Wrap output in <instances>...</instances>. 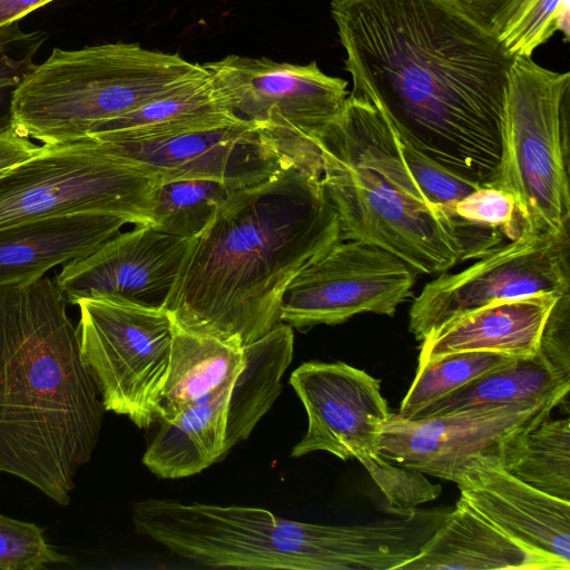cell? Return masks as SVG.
<instances>
[{"label":"cell","instance_id":"6da1fadb","mask_svg":"<svg viewBox=\"0 0 570 570\" xmlns=\"http://www.w3.org/2000/svg\"><path fill=\"white\" fill-rule=\"evenodd\" d=\"M353 89L449 171L492 186L510 69L500 39L454 0H332Z\"/></svg>","mask_w":570,"mask_h":570},{"label":"cell","instance_id":"7a4b0ae2","mask_svg":"<svg viewBox=\"0 0 570 570\" xmlns=\"http://www.w3.org/2000/svg\"><path fill=\"white\" fill-rule=\"evenodd\" d=\"M340 239L320 176L288 165L222 203L166 308L185 331L248 345L279 323L293 279Z\"/></svg>","mask_w":570,"mask_h":570},{"label":"cell","instance_id":"3957f363","mask_svg":"<svg viewBox=\"0 0 570 570\" xmlns=\"http://www.w3.org/2000/svg\"><path fill=\"white\" fill-rule=\"evenodd\" d=\"M68 302L50 276L0 286V473L67 505L104 412Z\"/></svg>","mask_w":570,"mask_h":570},{"label":"cell","instance_id":"277c9868","mask_svg":"<svg viewBox=\"0 0 570 570\" xmlns=\"http://www.w3.org/2000/svg\"><path fill=\"white\" fill-rule=\"evenodd\" d=\"M436 509H415L366 524L332 525L279 518L262 508L135 503L136 530L203 566L288 570H399L441 525Z\"/></svg>","mask_w":570,"mask_h":570},{"label":"cell","instance_id":"5b68a950","mask_svg":"<svg viewBox=\"0 0 570 570\" xmlns=\"http://www.w3.org/2000/svg\"><path fill=\"white\" fill-rule=\"evenodd\" d=\"M315 148L321 184L343 239L385 249L425 275L442 274L462 261L452 218L425 197L393 126L372 101L350 92Z\"/></svg>","mask_w":570,"mask_h":570},{"label":"cell","instance_id":"8992f818","mask_svg":"<svg viewBox=\"0 0 570 570\" xmlns=\"http://www.w3.org/2000/svg\"><path fill=\"white\" fill-rule=\"evenodd\" d=\"M178 53L116 42L76 50L55 48L22 80L12 125L52 145L86 137L98 124L130 112L207 75Z\"/></svg>","mask_w":570,"mask_h":570},{"label":"cell","instance_id":"52a82bcc","mask_svg":"<svg viewBox=\"0 0 570 570\" xmlns=\"http://www.w3.org/2000/svg\"><path fill=\"white\" fill-rule=\"evenodd\" d=\"M570 73L515 57L509 73L499 175L527 229L569 232L568 111Z\"/></svg>","mask_w":570,"mask_h":570},{"label":"cell","instance_id":"ba28073f","mask_svg":"<svg viewBox=\"0 0 570 570\" xmlns=\"http://www.w3.org/2000/svg\"><path fill=\"white\" fill-rule=\"evenodd\" d=\"M158 184L156 175L89 136L41 144L37 153L0 171V227L80 213L149 225Z\"/></svg>","mask_w":570,"mask_h":570},{"label":"cell","instance_id":"9c48e42d","mask_svg":"<svg viewBox=\"0 0 570 570\" xmlns=\"http://www.w3.org/2000/svg\"><path fill=\"white\" fill-rule=\"evenodd\" d=\"M289 383L307 414V431L291 455L315 451L356 459L384 494L392 513H405L434 500L441 487L424 474L387 462L381 452L390 411L381 382L344 362H306Z\"/></svg>","mask_w":570,"mask_h":570},{"label":"cell","instance_id":"30bf717a","mask_svg":"<svg viewBox=\"0 0 570 570\" xmlns=\"http://www.w3.org/2000/svg\"><path fill=\"white\" fill-rule=\"evenodd\" d=\"M203 67L234 112L258 125L292 164L320 175L316 139L341 114L347 82L308 65L229 55Z\"/></svg>","mask_w":570,"mask_h":570},{"label":"cell","instance_id":"8fae6325","mask_svg":"<svg viewBox=\"0 0 570 570\" xmlns=\"http://www.w3.org/2000/svg\"><path fill=\"white\" fill-rule=\"evenodd\" d=\"M76 305L81 355L105 410L149 428L157 422L169 366L171 314L111 297L82 298Z\"/></svg>","mask_w":570,"mask_h":570},{"label":"cell","instance_id":"7c38bea8","mask_svg":"<svg viewBox=\"0 0 570 570\" xmlns=\"http://www.w3.org/2000/svg\"><path fill=\"white\" fill-rule=\"evenodd\" d=\"M569 232L530 229L480 256L469 267L425 284L409 312V330L423 341L446 323L485 305L570 291Z\"/></svg>","mask_w":570,"mask_h":570},{"label":"cell","instance_id":"4fadbf2b","mask_svg":"<svg viewBox=\"0 0 570 570\" xmlns=\"http://www.w3.org/2000/svg\"><path fill=\"white\" fill-rule=\"evenodd\" d=\"M416 274L385 249L342 238L293 279L281 305L279 323L307 332L362 313L393 316L411 296Z\"/></svg>","mask_w":570,"mask_h":570},{"label":"cell","instance_id":"5bb4252c","mask_svg":"<svg viewBox=\"0 0 570 570\" xmlns=\"http://www.w3.org/2000/svg\"><path fill=\"white\" fill-rule=\"evenodd\" d=\"M563 400L404 420L391 413L381 452L390 463L455 482L476 458L510 463L525 435Z\"/></svg>","mask_w":570,"mask_h":570},{"label":"cell","instance_id":"9a60e30c","mask_svg":"<svg viewBox=\"0 0 570 570\" xmlns=\"http://www.w3.org/2000/svg\"><path fill=\"white\" fill-rule=\"evenodd\" d=\"M196 237H180L137 225L91 254L62 265L55 281L68 304L111 297L166 308Z\"/></svg>","mask_w":570,"mask_h":570},{"label":"cell","instance_id":"2e32d148","mask_svg":"<svg viewBox=\"0 0 570 570\" xmlns=\"http://www.w3.org/2000/svg\"><path fill=\"white\" fill-rule=\"evenodd\" d=\"M100 142L115 156L156 175L159 183L207 179L239 188L294 165L258 125L245 119L157 140Z\"/></svg>","mask_w":570,"mask_h":570},{"label":"cell","instance_id":"e0dca14e","mask_svg":"<svg viewBox=\"0 0 570 570\" xmlns=\"http://www.w3.org/2000/svg\"><path fill=\"white\" fill-rule=\"evenodd\" d=\"M454 483L482 517L570 570V501L520 481L492 458L472 460Z\"/></svg>","mask_w":570,"mask_h":570},{"label":"cell","instance_id":"ac0fdd59","mask_svg":"<svg viewBox=\"0 0 570 570\" xmlns=\"http://www.w3.org/2000/svg\"><path fill=\"white\" fill-rule=\"evenodd\" d=\"M128 224L112 214L42 217L0 227V286L38 279L85 257Z\"/></svg>","mask_w":570,"mask_h":570},{"label":"cell","instance_id":"d6986e66","mask_svg":"<svg viewBox=\"0 0 570 570\" xmlns=\"http://www.w3.org/2000/svg\"><path fill=\"white\" fill-rule=\"evenodd\" d=\"M559 296L538 294L495 302L466 313L422 341L417 365L461 352H492L515 358L533 356Z\"/></svg>","mask_w":570,"mask_h":570},{"label":"cell","instance_id":"ffe728a7","mask_svg":"<svg viewBox=\"0 0 570 570\" xmlns=\"http://www.w3.org/2000/svg\"><path fill=\"white\" fill-rule=\"evenodd\" d=\"M564 570L522 544L462 498L421 551L399 570Z\"/></svg>","mask_w":570,"mask_h":570},{"label":"cell","instance_id":"44dd1931","mask_svg":"<svg viewBox=\"0 0 570 570\" xmlns=\"http://www.w3.org/2000/svg\"><path fill=\"white\" fill-rule=\"evenodd\" d=\"M208 72V71H207ZM242 120L209 73L91 128L98 141H148Z\"/></svg>","mask_w":570,"mask_h":570},{"label":"cell","instance_id":"7402d4cb","mask_svg":"<svg viewBox=\"0 0 570 570\" xmlns=\"http://www.w3.org/2000/svg\"><path fill=\"white\" fill-rule=\"evenodd\" d=\"M244 365V346L175 325L167 376L157 403V422H170L194 404L234 382Z\"/></svg>","mask_w":570,"mask_h":570},{"label":"cell","instance_id":"603a6c76","mask_svg":"<svg viewBox=\"0 0 570 570\" xmlns=\"http://www.w3.org/2000/svg\"><path fill=\"white\" fill-rule=\"evenodd\" d=\"M233 383L175 420L160 422L142 456L154 474L164 479L194 475L227 455L224 448Z\"/></svg>","mask_w":570,"mask_h":570},{"label":"cell","instance_id":"cb8c5ba5","mask_svg":"<svg viewBox=\"0 0 570 570\" xmlns=\"http://www.w3.org/2000/svg\"><path fill=\"white\" fill-rule=\"evenodd\" d=\"M293 328L278 323L262 338L244 346V365L229 393L225 452L246 440L282 391L292 362Z\"/></svg>","mask_w":570,"mask_h":570},{"label":"cell","instance_id":"d4e9b609","mask_svg":"<svg viewBox=\"0 0 570 570\" xmlns=\"http://www.w3.org/2000/svg\"><path fill=\"white\" fill-rule=\"evenodd\" d=\"M570 375L553 367L539 353L515 358L426 406L412 420L441 416L473 409H493L564 400Z\"/></svg>","mask_w":570,"mask_h":570},{"label":"cell","instance_id":"484cf974","mask_svg":"<svg viewBox=\"0 0 570 570\" xmlns=\"http://www.w3.org/2000/svg\"><path fill=\"white\" fill-rule=\"evenodd\" d=\"M520 481L570 501V421L548 417L523 439L514 459L503 466Z\"/></svg>","mask_w":570,"mask_h":570},{"label":"cell","instance_id":"4316f807","mask_svg":"<svg viewBox=\"0 0 570 570\" xmlns=\"http://www.w3.org/2000/svg\"><path fill=\"white\" fill-rule=\"evenodd\" d=\"M236 188L216 180L159 183L154 191L149 225L180 237H197Z\"/></svg>","mask_w":570,"mask_h":570},{"label":"cell","instance_id":"83f0119b","mask_svg":"<svg viewBox=\"0 0 570 570\" xmlns=\"http://www.w3.org/2000/svg\"><path fill=\"white\" fill-rule=\"evenodd\" d=\"M514 360L515 357L492 352H461L417 365L415 377L396 415L412 420L426 406Z\"/></svg>","mask_w":570,"mask_h":570},{"label":"cell","instance_id":"f1b7e54d","mask_svg":"<svg viewBox=\"0 0 570 570\" xmlns=\"http://www.w3.org/2000/svg\"><path fill=\"white\" fill-rule=\"evenodd\" d=\"M46 39L43 31L21 30L19 20L0 27V127L13 126L14 92L37 66L35 57Z\"/></svg>","mask_w":570,"mask_h":570},{"label":"cell","instance_id":"f546056e","mask_svg":"<svg viewBox=\"0 0 570 570\" xmlns=\"http://www.w3.org/2000/svg\"><path fill=\"white\" fill-rule=\"evenodd\" d=\"M71 560L48 542L42 528L0 514V570H42Z\"/></svg>","mask_w":570,"mask_h":570},{"label":"cell","instance_id":"4dcf8cb0","mask_svg":"<svg viewBox=\"0 0 570 570\" xmlns=\"http://www.w3.org/2000/svg\"><path fill=\"white\" fill-rule=\"evenodd\" d=\"M570 0H532L512 28L501 39L514 57H531L556 31L569 40Z\"/></svg>","mask_w":570,"mask_h":570},{"label":"cell","instance_id":"1f68e13d","mask_svg":"<svg viewBox=\"0 0 570 570\" xmlns=\"http://www.w3.org/2000/svg\"><path fill=\"white\" fill-rule=\"evenodd\" d=\"M446 214H454L466 222L499 229L510 240L527 229L513 196L493 186H481L458 202Z\"/></svg>","mask_w":570,"mask_h":570},{"label":"cell","instance_id":"d6a6232c","mask_svg":"<svg viewBox=\"0 0 570 570\" xmlns=\"http://www.w3.org/2000/svg\"><path fill=\"white\" fill-rule=\"evenodd\" d=\"M397 138L404 161L414 180L425 197L445 212L452 209L458 202L481 187L440 166L417 151L399 135Z\"/></svg>","mask_w":570,"mask_h":570},{"label":"cell","instance_id":"836d02e7","mask_svg":"<svg viewBox=\"0 0 570 570\" xmlns=\"http://www.w3.org/2000/svg\"><path fill=\"white\" fill-rule=\"evenodd\" d=\"M538 353L570 375V291L558 297L544 323Z\"/></svg>","mask_w":570,"mask_h":570},{"label":"cell","instance_id":"e575fe53","mask_svg":"<svg viewBox=\"0 0 570 570\" xmlns=\"http://www.w3.org/2000/svg\"><path fill=\"white\" fill-rule=\"evenodd\" d=\"M500 41L532 0H454Z\"/></svg>","mask_w":570,"mask_h":570},{"label":"cell","instance_id":"d590c367","mask_svg":"<svg viewBox=\"0 0 570 570\" xmlns=\"http://www.w3.org/2000/svg\"><path fill=\"white\" fill-rule=\"evenodd\" d=\"M40 145L19 134L13 126L0 127V171L37 153Z\"/></svg>","mask_w":570,"mask_h":570},{"label":"cell","instance_id":"8d00e7d4","mask_svg":"<svg viewBox=\"0 0 570 570\" xmlns=\"http://www.w3.org/2000/svg\"><path fill=\"white\" fill-rule=\"evenodd\" d=\"M52 0H0V27L20 20Z\"/></svg>","mask_w":570,"mask_h":570}]
</instances>
